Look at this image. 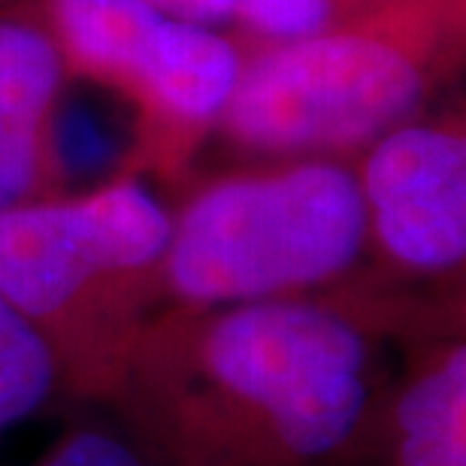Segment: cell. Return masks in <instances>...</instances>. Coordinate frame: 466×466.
<instances>
[{
    "mask_svg": "<svg viewBox=\"0 0 466 466\" xmlns=\"http://www.w3.org/2000/svg\"><path fill=\"white\" fill-rule=\"evenodd\" d=\"M463 300L354 282L315 297L157 312L116 406L164 466H363L388 342L463 330Z\"/></svg>",
    "mask_w": 466,
    "mask_h": 466,
    "instance_id": "obj_1",
    "label": "cell"
},
{
    "mask_svg": "<svg viewBox=\"0 0 466 466\" xmlns=\"http://www.w3.org/2000/svg\"><path fill=\"white\" fill-rule=\"evenodd\" d=\"M466 0H370L319 34L242 55L218 127L260 157H342L406 121L463 55Z\"/></svg>",
    "mask_w": 466,
    "mask_h": 466,
    "instance_id": "obj_2",
    "label": "cell"
},
{
    "mask_svg": "<svg viewBox=\"0 0 466 466\" xmlns=\"http://www.w3.org/2000/svg\"><path fill=\"white\" fill-rule=\"evenodd\" d=\"M170 209L134 173L0 212V294L58 360L64 394L109 406L130 349L164 312Z\"/></svg>",
    "mask_w": 466,
    "mask_h": 466,
    "instance_id": "obj_3",
    "label": "cell"
},
{
    "mask_svg": "<svg viewBox=\"0 0 466 466\" xmlns=\"http://www.w3.org/2000/svg\"><path fill=\"white\" fill-rule=\"evenodd\" d=\"M363 260L354 161L282 157L207 179L170 209L164 309L330 294L360 282Z\"/></svg>",
    "mask_w": 466,
    "mask_h": 466,
    "instance_id": "obj_4",
    "label": "cell"
},
{
    "mask_svg": "<svg viewBox=\"0 0 466 466\" xmlns=\"http://www.w3.org/2000/svg\"><path fill=\"white\" fill-rule=\"evenodd\" d=\"M36 15L67 73L134 104L155 167L176 170L218 127L242 52L216 27L173 18L148 0H40Z\"/></svg>",
    "mask_w": 466,
    "mask_h": 466,
    "instance_id": "obj_5",
    "label": "cell"
},
{
    "mask_svg": "<svg viewBox=\"0 0 466 466\" xmlns=\"http://www.w3.org/2000/svg\"><path fill=\"white\" fill-rule=\"evenodd\" d=\"M367 258L381 285L463 279L466 264V125L463 113L412 118L354 157Z\"/></svg>",
    "mask_w": 466,
    "mask_h": 466,
    "instance_id": "obj_6",
    "label": "cell"
},
{
    "mask_svg": "<svg viewBox=\"0 0 466 466\" xmlns=\"http://www.w3.org/2000/svg\"><path fill=\"white\" fill-rule=\"evenodd\" d=\"M367 463L466 466V339L463 330L424 333L379 397Z\"/></svg>",
    "mask_w": 466,
    "mask_h": 466,
    "instance_id": "obj_7",
    "label": "cell"
},
{
    "mask_svg": "<svg viewBox=\"0 0 466 466\" xmlns=\"http://www.w3.org/2000/svg\"><path fill=\"white\" fill-rule=\"evenodd\" d=\"M67 67L36 9H0V127L49 130Z\"/></svg>",
    "mask_w": 466,
    "mask_h": 466,
    "instance_id": "obj_8",
    "label": "cell"
},
{
    "mask_svg": "<svg viewBox=\"0 0 466 466\" xmlns=\"http://www.w3.org/2000/svg\"><path fill=\"white\" fill-rule=\"evenodd\" d=\"M64 394L52 349L0 294V440Z\"/></svg>",
    "mask_w": 466,
    "mask_h": 466,
    "instance_id": "obj_9",
    "label": "cell"
},
{
    "mask_svg": "<svg viewBox=\"0 0 466 466\" xmlns=\"http://www.w3.org/2000/svg\"><path fill=\"white\" fill-rule=\"evenodd\" d=\"M70 421L25 466H164L143 433L116 406Z\"/></svg>",
    "mask_w": 466,
    "mask_h": 466,
    "instance_id": "obj_10",
    "label": "cell"
},
{
    "mask_svg": "<svg viewBox=\"0 0 466 466\" xmlns=\"http://www.w3.org/2000/svg\"><path fill=\"white\" fill-rule=\"evenodd\" d=\"M370 0H233V18L255 43H285L342 22Z\"/></svg>",
    "mask_w": 466,
    "mask_h": 466,
    "instance_id": "obj_11",
    "label": "cell"
},
{
    "mask_svg": "<svg viewBox=\"0 0 466 466\" xmlns=\"http://www.w3.org/2000/svg\"><path fill=\"white\" fill-rule=\"evenodd\" d=\"M148 4L173 18H185V22L207 27H216L233 18V0H148Z\"/></svg>",
    "mask_w": 466,
    "mask_h": 466,
    "instance_id": "obj_12",
    "label": "cell"
}]
</instances>
